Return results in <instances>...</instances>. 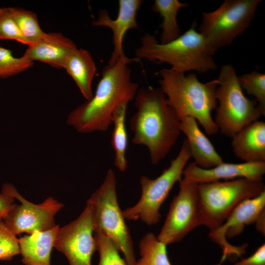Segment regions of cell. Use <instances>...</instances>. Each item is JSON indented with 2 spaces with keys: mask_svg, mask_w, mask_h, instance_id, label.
Wrapping results in <instances>:
<instances>
[{
  "mask_svg": "<svg viewBox=\"0 0 265 265\" xmlns=\"http://www.w3.org/2000/svg\"><path fill=\"white\" fill-rule=\"evenodd\" d=\"M20 254L18 238L2 221L0 222V260L10 261Z\"/></svg>",
  "mask_w": 265,
  "mask_h": 265,
  "instance_id": "f1b7e54d",
  "label": "cell"
},
{
  "mask_svg": "<svg viewBox=\"0 0 265 265\" xmlns=\"http://www.w3.org/2000/svg\"><path fill=\"white\" fill-rule=\"evenodd\" d=\"M238 77L233 66L224 65L217 79V106L214 121L218 132L231 138L262 115L257 101L244 95Z\"/></svg>",
  "mask_w": 265,
  "mask_h": 265,
  "instance_id": "52a82bcc",
  "label": "cell"
},
{
  "mask_svg": "<svg viewBox=\"0 0 265 265\" xmlns=\"http://www.w3.org/2000/svg\"><path fill=\"white\" fill-rule=\"evenodd\" d=\"M233 152L248 162H265V123L256 120L244 127L232 137Z\"/></svg>",
  "mask_w": 265,
  "mask_h": 265,
  "instance_id": "e0dca14e",
  "label": "cell"
},
{
  "mask_svg": "<svg viewBox=\"0 0 265 265\" xmlns=\"http://www.w3.org/2000/svg\"><path fill=\"white\" fill-rule=\"evenodd\" d=\"M158 74L161 77L159 88L181 121L190 117L203 127L207 134L218 132L211 114L217 106V79L203 83L194 73L185 75L172 68L163 69Z\"/></svg>",
  "mask_w": 265,
  "mask_h": 265,
  "instance_id": "3957f363",
  "label": "cell"
},
{
  "mask_svg": "<svg viewBox=\"0 0 265 265\" xmlns=\"http://www.w3.org/2000/svg\"><path fill=\"white\" fill-rule=\"evenodd\" d=\"M77 49L76 44L62 34L46 33L40 40L28 46L23 56L32 62L39 61L63 68L67 58Z\"/></svg>",
  "mask_w": 265,
  "mask_h": 265,
  "instance_id": "2e32d148",
  "label": "cell"
},
{
  "mask_svg": "<svg viewBox=\"0 0 265 265\" xmlns=\"http://www.w3.org/2000/svg\"><path fill=\"white\" fill-rule=\"evenodd\" d=\"M12 17L27 42L31 45L45 35L40 27L37 16L34 12L19 7H8Z\"/></svg>",
  "mask_w": 265,
  "mask_h": 265,
  "instance_id": "cb8c5ba5",
  "label": "cell"
},
{
  "mask_svg": "<svg viewBox=\"0 0 265 265\" xmlns=\"http://www.w3.org/2000/svg\"><path fill=\"white\" fill-rule=\"evenodd\" d=\"M234 265H265V244L258 247L251 256L241 259Z\"/></svg>",
  "mask_w": 265,
  "mask_h": 265,
  "instance_id": "f546056e",
  "label": "cell"
},
{
  "mask_svg": "<svg viewBox=\"0 0 265 265\" xmlns=\"http://www.w3.org/2000/svg\"><path fill=\"white\" fill-rule=\"evenodd\" d=\"M94 233L96 250L100 256L98 265H127L120 256L119 250L109 238L101 233Z\"/></svg>",
  "mask_w": 265,
  "mask_h": 265,
  "instance_id": "4316f807",
  "label": "cell"
},
{
  "mask_svg": "<svg viewBox=\"0 0 265 265\" xmlns=\"http://www.w3.org/2000/svg\"><path fill=\"white\" fill-rule=\"evenodd\" d=\"M194 21L190 27L175 40L165 44L146 33L141 38V45L136 49L135 57L157 63H166L176 71H194L205 73L216 69L213 58L215 52L196 30Z\"/></svg>",
  "mask_w": 265,
  "mask_h": 265,
  "instance_id": "277c9868",
  "label": "cell"
},
{
  "mask_svg": "<svg viewBox=\"0 0 265 265\" xmlns=\"http://www.w3.org/2000/svg\"><path fill=\"white\" fill-rule=\"evenodd\" d=\"M170 205L164 224L157 238L166 245L180 241L202 225L198 184L184 177Z\"/></svg>",
  "mask_w": 265,
  "mask_h": 265,
  "instance_id": "30bf717a",
  "label": "cell"
},
{
  "mask_svg": "<svg viewBox=\"0 0 265 265\" xmlns=\"http://www.w3.org/2000/svg\"><path fill=\"white\" fill-rule=\"evenodd\" d=\"M136 111L130 119L132 142L146 146L151 163L157 164L168 154L181 131V120L168 105L159 88L138 89L134 98Z\"/></svg>",
  "mask_w": 265,
  "mask_h": 265,
  "instance_id": "7a4b0ae2",
  "label": "cell"
},
{
  "mask_svg": "<svg viewBox=\"0 0 265 265\" xmlns=\"http://www.w3.org/2000/svg\"><path fill=\"white\" fill-rule=\"evenodd\" d=\"M92 212L86 205L76 220L59 227L54 247L66 257L70 265H92L91 258L96 250Z\"/></svg>",
  "mask_w": 265,
  "mask_h": 265,
  "instance_id": "7c38bea8",
  "label": "cell"
},
{
  "mask_svg": "<svg viewBox=\"0 0 265 265\" xmlns=\"http://www.w3.org/2000/svg\"><path fill=\"white\" fill-rule=\"evenodd\" d=\"M190 158L189 146L185 139L177 156L159 177L151 179L146 176H141V197L135 205L122 211L125 219H140L148 225L157 224L161 217L159 211L161 205L174 184L181 180L183 171Z\"/></svg>",
  "mask_w": 265,
  "mask_h": 265,
  "instance_id": "ba28073f",
  "label": "cell"
},
{
  "mask_svg": "<svg viewBox=\"0 0 265 265\" xmlns=\"http://www.w3.org/2000/svg\"><path fill=\"white\" fill-rule=\"evenodd\" d=\"M63 68L75 81L86 101L90 100L93 96L92 84L96 67L90 53L77 48L67 58Z\"/></svg>",
  "mask_w": 265,
  "mask_h": 265,
  "instance_id": "ffe728a7",
  "label": "cell"
},
{
  "mask_svg": "<svg viewBox=\"0 0 265 265\" xmlns=\"http://www.w3.org/2000/svg\"><path fill=\"white\" fill-rule=\"evenodd\" d=\"M59 225L34 231L18 238L22 261L25 265H51V253Z\"/></svg>",
  "mask_w": 265,
  "mask_h": 265,
  "instance_id": "d6986e66",
  "label": "cell"
},
{
  "mask_svg": "<svg viewBox=\"0 0 265 265\" xmlns=\"http://www.w3.org/2000/svg\"><path fill=\"white\" fill-rule=\"evenodd\" d=\"M241 89L255 97L262 115H265V74L252 71L238 77Z\"/></svg>",
  "mask_w": 265,
  "mask_h": 265,
  "instance_id": "d4e9b609",
  "label": "cell"
},
{
  "mask_svg": "<svg viewBox=\"0 0 265 265\" xmlns=\"http://www.w3.org/2000/svg\"><path fill=\"white\" fill-rule=\"evenodd\" d=\"M202 225L210 232L223 224L241 202L256 197L265 191L263 180L238 178L198 184Z\"/></svg>",
  "mask_w": 265,
  "mask_h": 265,
  "instance_id": "8992f818",
  "label": "cell"
},
{
  "mask_svg": "<svg viewBox=\"0 0 265 265\" xmlns=\"http://www.w3.org/2000/svg\"><path fill=\"white\" fill-rule=\"evenodd\" d=\"M140 60L126 56L113 65L105 66L94 95L70 113L67 124L81 133L106 131L112 124V114L118 105L135 98L138 86L131 80L128 64Z\"/></svg>",
  "mask_w": 265,
  "mask_h": 265,
  "instance_id": "6da1fadb",
  "label": "cell"
},
{
  "mask_svg": "<svg viewBox=\"0 0 265 265\" xmlns=\"http://www.w3.org/2000/svg\"><path fill=\"white\" fill-rule=\"evenodd\" d=\"M255 224L257 232L265 235V209L263 210L257 218Z\"/></svg>",
  "mask_w": 265,
  "mask_h": 265,
  "instance_id": "1f68e13d",
  "label": "cell"
},
{
  "mask_svg": "<svg viewBox=\"0 0 265 265\" xmlns=\"http://www.w3.org/2000/svg\"><path fill=\"white\" fill-rule=\"evenodd\" d=\"M265 174V162L225 163L209 169L198 167L194 162L186 166L183 171L184 177L197 184L236 178L263 180Z\"/></svg>",
  "mask_w": 265,
  "mask_h": 265,
  "instance_id": "9a60e30c",
  "label": "cell"
},
{
  "mask_svg": "<svg viewBox=\"0 0 265 265\" xmlns=\"http://www.w3.org/2000/svg\"><path fill=\"white\" fill-rule=\"evenodd\" d=\"M91 208L94 232L109 238L124 257L127 265H135L132 240L120 209L113 171L108 170L101 186L87 201Z\"/></svg>",
  "mask_w": 265,
  "mask_h": 265,
  "instance_id": "5b68a950",
  "label": "cell"
},
{
  "mask_svg": "<svg viewBox=\"0 0 265 265\" xmlns=\"http://www.w3.org/2000/svg\"><path fill=\"white\" fill-rule=\"evenodd\" d=\"M261 0H225L215 10L203 12L199 32L215 51L230 45L255 18Z\"/></svg>",
  "mask_w": 265,
  "mask_h": 265,
  "instance_id": "9c48e42d",
  "label": "cell"
},
{
  "mask_svg": "<svg viewBox=\"0 0 265 265\" xmlns=\"http://www.w3.org/2000/svg\"><path fill=\"white\" fill-rule=\"evenodd\" d=\"M123 102L114 110L111 123L114 128L111 135V145L114 151V165L120 171H125L128 167L126 150L128 145V135L126 128V114L128 104Z\"/></svg>",
  "mask_w": 265,
  "mask_h": 265,
  "instance_id": "44dd1931",
  "label": "cell"
},
{
  "mask_svg": "<svg viewBox=\"0 0 265 265\" xmlns=\"http://www.w3.org/2000/svg\"><path fill=\"white\" fill-rule=\"evenodd\" d=\"M139 248L141 258L135 265H171L166 245L160 241L154 233L150 232L144 236Z\"/></svg>",
  "mask_w": 265,
  "mask_h": 265,
  "instance_id": "603a6c76",
  "label": "cell"
},
{
  "mask_svg": "<svg viewBox=\"0 0 265 265\" xmlns=\"http://www.w3.org/2000/svg\"><path fill=\"white\" fill-rule=\"evenodd\" d=\"M15 198L3 192L0 193V222L12 209Z\"/></svg>",
  "mask_w": 265,
  "mask_h": 265,
  "instance_id": "4dcf8cb0",
  "label": "cell"
},
{
  "mask_svg": "<svg viewBox=\"0 0 265 265\" xmlns=\"http://www.w3.org/2000/svg\"><path fill=\"white\" fill-rule=\"evenodd\" d=\"M142 2L141 0H119L118 13L115 19H112L108 12L102 9L98 19L92 22L93 26H106L112 32L113 49L108 65H113L120 58L126 56L123 48V38L128 30L138 28L136 15Z\"/></svg>",
  "mask_w": 265,
  "mask_h": 265,
  "instance_id": "5bb4252c",
  "label": "cell"
},
{
  "mask_svg": "<svg viewBox=\"0 0 265 265\" xmlns=\"http://www.w3.org/2000/svg\"><path fill=\"white\" fill-rule=\"evenodd\" d=\"M181 131L186 136L191 157L199 167L209 169L224 161L212 144L199 128L197 121L188 117L181 121Z\"/></svg>",
  "mask_w": 265,
  "mask_h": 265,
  "instance_id": "ac0fdd59",
  "label": "cell"
},
{
  "mask_svg": "<svg viewBox=\"0 0 265 265\" xmlns=\"http://www.w3.org/2000/svg\"><path fill=\"white\" fill-rule=\"evenodd\" d=\"M1 191L19 200L3 219V222L15 236L29 234L34 231H44L56 226L55 214L64 207L53 197H49L39 204L32 203L23 198L15 187L8 183L3 185Z\"/></svg>",
  "mask_w": 265,
  "mask_h": 265,
  "instance_id": "8fae6325",
  "label": "cell"
},
{
  "mask_svg": "<svg viewBox=\"0 0 265 265\" xmlns=\"http://www.w3.org/2000/svg\"><path fill=\"white\" fill-rule=\"evenodd\" d=\"M265 209V191L258 196L239 203L232 211L223 224L216 231L210 233L209 237L220 245L223 251L222 257L240 256L245 252V246H234L228 243L226 238H231L242 233L246 225L255 223Z\"/></svg>",
  "mask_w": 265,
  "mask_h": 265,
  "instance_id": "4fadbf2b",
  "label": "cell"
},
{
  "mask_svg": "<svg viewBox=\"0 0 265 265\" xmlns=\"http://www.w3.org/2000/svg\"><path fill=\"white\" fill-rule=\"evenodd\" d=\"M188 4L182 3L178 0H155L152 9L162 18L160 26L162 32L160 43L165 44L170 42L180 35L179 26L177 21L179 10L188 6Z\"/></svg>",
  "mask_w": 265,
  "mask_h": 265,
  "instance_id": "7402d4cb",
  "label": "cell"
},
{
  "mask_svg": "<svg viewBox=\"0 0 265 265\" xmlns=\"http://www.w3.org/2000/svg\"><path fill=\"white\" fill-rule=\"evenodd\" d=\"M217 265H221L220 264H217Z\"/></svg>",
  "mask_w": 265,
  "mask_h": 265,
  "instance_id": "d6a6232c",
  "label": "cell"
},
{
  "mask_svg": "<svg viewBox=\"0 0 265 265\" xmlns=\"http://www.w3.org/2000/svg\"><path fill=\"white\" fill-rule=\"evenodd\" d=\"M33 65V62L23 56L15 57L11 50L0 47V78L5 79L17 75Z\"/></svg>",
  "mask_w": 265,
  "mask_h": 265,
  "instance_id": "484cf974",
  "label": "cell"
},
{
  "mask_svg": "<svg viewBox=\"0 0 265 265\" xmlns=\"http://www.w3.org/2000/svg\"><path fill=\"white\" fill-rule=\"evenodd\" d=\"M0 39L14 40L21 44L28 45L12 17L8 7L0 8Z\"/></svg>",
  "mask_w": 265,
  "mask_h": 265,
  "instance_id": "83f0119b",
  "label": "cell"
}]
</instances>
